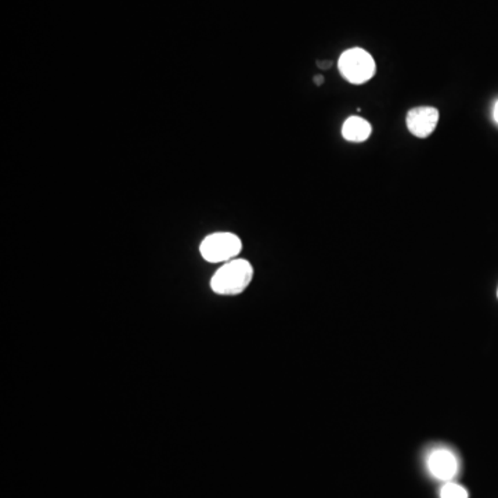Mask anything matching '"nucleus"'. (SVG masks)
<instances>
[{"label":"nucleus","instance_id":"1","mask_svg":"<svg viewBox=\"0 0 498 498\" xmlns=\"http://www.w3.org/2000/svg\"><path fill=\"white\" fill-rule=\"evenodd\" d=\"M253 277L252 264L243 259H232L212 277L210 288L219 295H238L245 290Z\"/></svg>","mask_w":498,"mask_h":498},{"label":"nucleus","instance_id":"2","mask_svg":"<svg viewBox=\"0 0 498 498\" xmlns=\"http://www.w3.org/2000/svg\"><path fill=\"white\" fill-rule=\"evenodd\" d=\"M338 68L347 82L353 84H362L375 75L376 65L368 51L354 47L342 53L338 61Z\"/></svg>","mask_w":498,"mask_h":498},{"label":"nucleus","instance_id":"3","mask_svg":"<svg viewBox=\"0 0 498 498\" xmlns=\"http://www.w3.org/2000/svg\"><path fill=\"white\" fill-rule=\"evenodd\" d=\"M242 249L241 239L232 232H214L206 237L199 246L201 255L210 263L230 261Z\"/></svg>","mask_w":498,"mask_h":498},{"label":"nucleus","instance_id":"4","mask_svg":"<svg viewBox=\"0 0 498 498\" xmlns=\"http://www.w3.org/2000/svg\"><path fill=\"white\" fill-rule=\"evenodd\" d=\"M439 111L433 107H416L407 113V127L411 134L425 138L433 133L439 123Z\"/></svg>","mask_w":498,"mask_h":498},{"label":"nucleus","instance_id":"5","mask_svg":"<svg viewBox=\"0 0 498 498\" xmlns=\"http://www.w3.org/2000/svg\"><path fill=\"white\" fill-rule=\"evenodd\" d=\"M427 469L439 480H451L458 472L456 456L447 448H436L427 456Z\"/></svg>","mask_w":498,"mask_h":498},{"label":"nucleus","instance_id":"6","mask_svg":"<svg viewBox=\"0 0 498 498\" xmlns=\"http://www.w3.org/2000/svg\"><path fill=\"white\" fill-rule=\"evenodd\" d=\"M372 127L368 120L360 116H350L342 126V136L351 142L365 141L371 136Z\"/></svg>","mask_w":498,"mask_h":498},{"label":"nucleus","instance_id":"7","mask_svg":"<svg viewBox=\"0 0 498 498\" xmlns=\"http://www.w3.org/2000/svg\"><path fill=\"white\" fill-rule=\"evenodd\" d=\"M440 498H468V491L462 486L448 481L441 487Z\"/></svg>","mask_w":498,"mask_h":498},{"label":"nucleus","instance_id":"8","mask_svg":"<svg viewBox=\"0 0 498 498\" xmlns=\"http://www.w3.org/2000/svg\"><path fill=\"white\" fill-rule=\"evenodd\" d=\"M318 66L322 68V69H326V68L331 66V61H320V62H318Z\"/></svg>","mask_w":498,"mask_h":498},{"label":"nucleus","instance_id":"9","mask_svg":"<svg viewBox=\"0 0 498 498\" xmlns=\"http://www.w3.org/2000/svg\"><path fill=\"white\" fill-rule=\"evenodd\" d=\"M322 82H324V77H322L321 75H315V76H314V83H315V84L320 86V84H322Z\"/></svg>","mask_w":498,"mask_h":498},{"label":"nucleus","instance_id":"10","mask_svg":"<svg viewBox=\"0 0 498 498\" xmlns=\"http://www.w3.org/2000/svg\"><path fill=\"white\" fill-rule=\"evenodd\" d=\"M492 115H494L495 122L498 123V101H497V102H495V105H494V112H492Z\"/></svg>","mask_w":498,"mask_h":498},{"label":"nucleus","instance_id":"11","mask_svg":"<svg viewBox=\"0 0 498 498\" xmlns=\"http://www.w3.org/2000/svg\"><path fill=\"white\" fill-rule=\"evenodd\" d=\"M497 295H498V290H497Z\"/></svg>","mask_w":498,"mask_h":498}]
</instances>
